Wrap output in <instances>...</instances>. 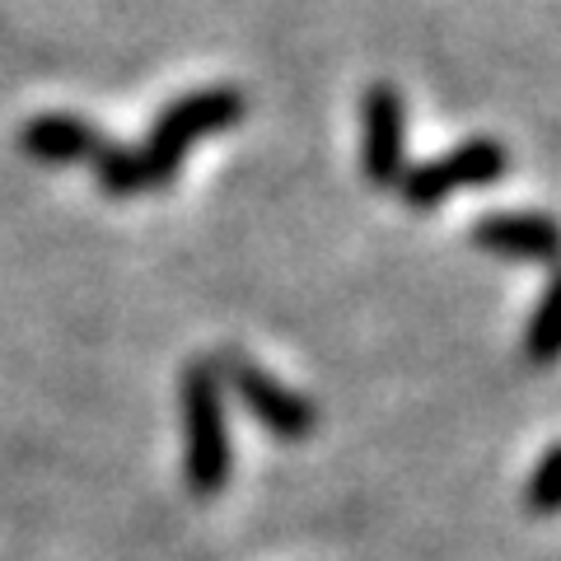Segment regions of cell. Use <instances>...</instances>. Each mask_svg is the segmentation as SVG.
I'll use <instances>...</instances> for the list:
<instances>
[{
    "label": "cell",
    "instance_id": "cell-1",
    "mask_svg": "<svg viewBox=\"0 0 561 561\" xmlns=\"http://www.w3.org/2000/svg\"><path fill=\"white\" fill-rule=\"evenodd\" d=\"M179 416H183V478L192 496H220L234 478V445H230V412L225 389L210 360H187L179 375Z\"/></svg>",
    "mask_w": 561,
    "mask_h": 561
},
{
    "label": "cell",
    "instance_id": "cell-2",
    "mask_svg": "<svg viewBox=\"0 0 561 561\" xmlns=\"http://www.w3.org/2000/svg\"><path fill=\"white\" fill-rule=\"evenodd\" d=\"M249 103L234 84H206V90H192L183 99H173L169 108L154 117L150 136L136 146V164H140V183L146 192H164L179 169L187 160V150L197 146L202 136H216V131H234Z\"/></svg>",
    "mask_w": 561,
    "mask_h": 561
},
{
    "label": "cell",
    "instance_id": "cell-3",
    "mask_svg": "<svg viewBox=\"0 0 561 561\" xmlns=\"http://www.w3.org/2000/svg\"><path fill=\"white\" fill-rule=\"evenodd\" d=\"M505 173H511V150H505L496 136H468L454 150L435 154V160L402 169L393 192L408 210H435L440 202H449L454 192L491 187V183H501Z\"/></svg>",
    "mask_w": 561,
    "mask_h": 561
},
{
    "label": "cell",
    "instance_id": "cell-4",
    "mask_svg": "<svg viewBox=\"0 0 561 561\" xmlns=\"http://www.w3.org/2000/svg\"><path fill=\"white\" fill-rule=\"evenodd\" d=\"M210 365H216L220 375V389H234V398L243 402V412H249L262 431H272L276 440H309L313 431H319V408L305 398L286 389L276 375H267L262 365H253L243 351L225 346L210 356Z\"/></svg>",
    "mask_w": 561,
    "mask_h": 561
},
{
    "label": "cell",
    "instance_id": "cell-5",
    "mask_svg": "<svg viewBox=\"0 0 561 561\" xmlns=\"http://www.w3.org/2000/svg\"><path fill=\"white\" fill-rule=\"evenodd\" d=\"M408 169V103L398 84L375 80L360 94V173L370 187H398Z\"/></svg>",
    "mask_w": 561,
    "mask_h": 561
},
{
    "label": "cell",
    "instance_id": "cell-6",
    "mask_svg": "<svg viewBox=\"0 0 561 561\" xmlns=\"http://www.w3.org/2000/svg\"><path fill=\"white\" fill-rule=\"evenodd\" d=\"M468 239L505 262H561V220L548 210H486L472 220Z\"/></svg>",
    "mask_w": 561,
    "mask_h": 561
},
{
    "label": "cell",
    "instance_id": "cell-7",
    "mask_svg": "<svg viewBox=\"0 0 561 561\" xmlns=\"http://www.w3.org/2000/svg\"><path fill=\"white\" fill-rule=\"evenodd\" d=\"M20 146L28 160H43V164H90L94 150L103 146V131L84 117L47 113V117H33L20 131Z\"/></svg>",
    "mask_w": 561,
    "mask_h": 561
},
{
    "label": "cell",
    "instance_id": "cell-8",
    "mask_svg": "<svg viewBox=\"0 0 561 561\" xmlns=\"http://www.w3.org/2000/svg\"><path fill=\"white\" fill-rule=\"evenodd\" d=\"M524 360L529 365H557L561 360V262L552 267L542 300L534 305V319L524 328Z\"/></svg>",
    "mask_w": 561,
    "mask_h": 561
},
{
    "label": "cell",
    "instance_id": "cell-9",
    "mask_svg": "<svg viewBox=\"0 0 561 561\" xmlns=\"http://www.w3.org/2000/svg\"><path fill=\"white\" fill-rule=\"evenodd\" d=\"M90 169H94L99 187L108 192V197H117V202H122V197H140V192H146V183H140L136 150H131V146H117V140H103V146L94 150Z\"/></svg>",
    "mask_w": 561,
    "mask_h": 561
},
{
    "label": "cell",
    "instance_id": "cell-10",
    "mask_svg": "<svg viewBox=\"0 0 561 561\" xmlns=\"http://www.w3.org/2000/svg\"><path fill=\"white\" fill-rule=\"evenodd\" d=\"M524 505H529V515H538V519L561 515V440L548 445V454H542L538 468L529 472V486H524Z\"/></svg>",
    "mask_w": 561,
    "mask_h": 561
}]
</instances>
